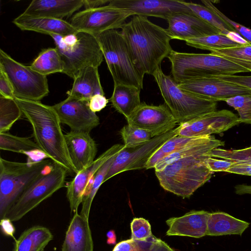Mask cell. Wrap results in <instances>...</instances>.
<instances>
[{
	"instance_id": "obj_1",
	"label": "cell",
	"mask_w": 251,
	"mask_h": 251,
	"mask_svg": "<svg viewBox=\"0 0 251 251\" xmlns=\"http://www.w3.org/2000/svg\"><path fill=\"white\" fill-rule=\"evenodd\" d=\"M132 60L143 76L153 75L161 63L173 50L166 29L147 17L134 15L121 28Z\"/></svg>"
},
{
	"instance_id": "obj_2",
	"label": "cell",
	"mask_w": 251,
	"mask_h": 251,
	"mask_svg": "<svg viewBox=\"0 0 251 251\" xmlns=\"http://www.w3.org/2000/svg\"><path fill=\"white\" fill-rule=\"evenodd\" d=\"M15 100L31 125L35 142L45 156L75 176L77 172L69 155L61 123L52 106L40 101Z\"/></svg>"
},
{
	"instance_id": "obj_3",
	"label": "cell",
	"mask_w": 251,
	"mask_h": 251,
	"mask_svg": "<svg viewBox=\"0 0 251 251\" xmlns=\"http://www.w3.org/2000/svg\"><path fill=\"white\" fill-rule=\"evenodd\" d=\"M167 58L171 64V76L178 84L195 78L250 72L240 65L210 53H186L173 50Z\"/></svg>"
},
{
	"instance_id": "obj_4",
	"label": "cell",
	"mask_w": 251,
	"mask_h": 251,
	"mask_svg": "<svg viewBox=\"0 0 251 251\" xmlns=\"http://www.w3.org/2000/svg\"><path fill=\"white\" fill-rule=\"evenodd\" d=\"M208 157L202 155L180 159L160 171H155L160 186L183 198L190 197L212 176L213 173L204 162Z\"/></svg>"
},
{
	"instance_id": "obj_5",
	"label": "cell",
	"mask_w": 251,
	"mask_h": 251,
	"mask_svg": "<svg viewBox=\"0 0 251 251\" xmlns=\"http://www.w3.org/2000/svg\"><path fill=\"white\" fill-rule=\"evenodd\" d=\"M47 157L27 162L0 157V217L5 216L23 192L51 164Z\"/></svg>"
},
{
	"instance_id": "obj_6",
	"label": "cell",
	"mask_w": 251,
	"mask_h": 251,
	"mask_svg": "<svg viewBox=\"0 0 251 251\" xmlns=\"http://www.w3.org/2000/svg\"><path fill=\"white\" fill-rule=\"evenodd\" d=\"M64 66L62 73L74 79L84 68L99 67L103 55L95 36L90 33L77 31L62 36L50 34Z\"/></svg>"
},
{
	"instance_id": "obj_7",
	"label": "cell",
	"mask_w": 251,
	"mask_h": 251,
	"mask_svg": "<svg viewBox=\"0 0 251 251\" xmlns=\"http://www.w3.org/2000/svg\"><path fill=\"white\" fill-rule=\"evenodd\" d=\"M165 104L179 125L217 110V101L199 97L180 89L171 75L159 67L153 75Z\"/></svg>"
},
{
	"instance_id": "obj_8",
	"label": "cell",
	"mask_w": 251,
	"mask_h": 251,
	"mask_svg": "<svg viewBox=\"0 0 251 251\" xmlns=\"http://www.w3.org/2000/svg\"><path fill=\"white\" fill-rule=\"evenodd\" d=\"M94 35L100 46L114 83L142 89L144 76L133 63L121 32L112 29Z\"/></svg>"
},
{
	"instance_id": "obj_9",
	"label": "cell",
	"mask_w": 251,
	"mask_h": 251,
	"mask_svg": "<svg viewBox=\"0 0 251 251\" xmlns=\"http://www.w3.org/2000/svg\"><path fill=\"white\" fill-rule=\"evenodd\" d=\"M67 174L64 168L52 162L19 196L7 212L4 218L12 222L21 219L42 201L63 187Z\"/></svg>"
},
{
	"instance_id": "obj_10",
	"label": "cell",
	"mask_w": 251,
	"mask_h": 251,
	"mask_svg": "<svg viewBox=\"0 0 251 251\" xmlns=\"http://www.w3.org/2000/svg\"><path fill=\"white\" fill-rule=\"evenodd\" d=\"M0 70L10 81L15 98L40 101L49 93L47 76L17 62L1 49Z\"/></svg>"
},
{
	"instance_id": "obj_11",
	"label": "cell",
	"mask_w": 251,
	"mask_h": 251,
	"mask_svg": "<svg viewBox=\"0 0 251 251\" xmlns=\"http://www.w3.org/2000/svg\"><path fill=\"white\" fill-rule=\"evenodd\" d=\"M130 16L132 15L128 12L108 4L77 12L72 17L70 23L76 31L95 35L121 28Z\"/></svg>"
},
{
	"instance_id": "obj_12",
	"label": "cell",
	"mask_w": 251,
	"mask_h": 251,
	"mask_svg": "<svg viewBox=\"0 0 251 251\" xmlns=\"http://www.w3.org/2000/svg\"><path fill=\"white\" fill-rule=\"evenodd\" d=\"M179 126L161 135L154 137L146 144L135 148L124 147L116 155L104 182L124 172L146 168L152 155L169 139L178 135Z\"/></svg>"
},
{
	"instance_id": "obj_13",
	"label": "cell",
	"mask_w": 251,
	"mask_h": 251,
	"mask_svg": "<svg viewBox=\"0 0 251 251\" xmlns=\"http://www.w3.org/2000/svg\"><path fill=\"white\" fill-rule=\"evenodd\" d=\"M241 123L232 112L223 109L208 113L179 125L178 135L201 137L221 133Z\"/></svg>"
},
{
	"instance_id": "obj_14",
	"label": "cell",
	"mask_w": 251,
	"mask_h": 251,
	"mask_svg": "<svg viewBox=\"0 0 251 251\" xmlns=\"http://www.w3.org/2000/svg\"><path fill=\"white\" fill-rule=\"evenodd\" d=\"M126 121L129 125L149 131L152 138L174 129L177 124L165 103L153 105L144 102L141 103Z\"/></svg>"
},
{
	"instance_id": "obj_15",
	"label": "cell",
	"mask_w": 251,
	"mask_h": 251,
	"mask_svg": "<svg viewBox=\"0 0 251 251\" xmlns=\"http://www.w3.org/2000/svg\"><path fill=\"white\" fill-rule=\"evenodd\" d=\"M60 122L71 131L90 133L100 124V119L89 106V102L68 96L52 106Z\"/></svg>"
},
{
	"instance_id": "obj_16",
	"label": "cell",
	"mask_w": 251,
	"mask_h": 251,
	"mask_svg": "<svg viewBox=\"0 0 251 251\" xmlns=\"http://www.w3.org/2000/svg\"><path fill=\"white\" fill-rule=\"evenodd\" d=\"M178 85L186 92L217 101L237 96L251 94V89L249 88L214 76L193 79Z\"/></svg>"
},
{
	"instance_id": "obj_17",
	"label": "cell",
	"mask_w": 251,
	"mask_h": 251,
	"mask_svg": "<svg viewBox=\"0 0 251 251\" xmlns=\"http://www.w3.org/2000/svg\"><path fill=\"white\" fill-rule=\"evenodd\" d=\"M108 4L126 11L132 16L155 17L166 20L175 13H193L183 0H111Z\"/></svg>"
},
{
	"instance_id": "obj_18",
	"label": "cell",
	"mask_w": 251,
	"mask_h": 251,
	"mask_svg": "<svg viewBox=\"0 0 251 251\" xmlns=\"http://www.w3.org/2000/svg\"><path fill=\"white\" fill-rule=\"evenodd\" d=\"M124 147V145L119 144L113 145L88 167L78 172L68 183L66 196L72 213L77 212L85 190L93 176L109 159L119 153Z\"/></svg>"
},
{
	"instance_id": "obj_19",
	"label": "cell",
	"mask_w": 251,
	"mask_h": 251,
	"mask_svg": "<svg viewBox=\"0 0 251 251\" xmlns=\"http://www.w3.org/2000/svg\"><path fill=\"white\" fill-rule=\"evenodd\" d=\"M167 21L169 25L166 29L172 39L185 41L191 38L221 33L219 30L193 13H175L169 17Z\"/></svg>"
},
{
	"instance_id": "obj_20",
	"label": "cell",
	"mask_w": 251,
	"mask_h": 251,
	"mask_svg": "<svg viewBox=\"0 0 251 251\" xmlns=\"http://www.w3.org/2000/svg\"><path fill=\"white\" fill-rule=\"evenodd\" d=\"M65 138L71 161L77 173L95 160L97 147L90 133L70 130L65 134Z\"/></svg>"
},
{
	"instance_id": "obj_21",
	"label": "cell",
	"mask_w": 251,
	"mask_h": 251,
	"mask_svg": "<svg viewBox=\"0 0 251 251\" xmlns=\"http://www.w3.org/2000/svg\"><path fill=\"white\" fill-rule=\"evenodd\" d=\"M210 213L204 210H192L182 216L169 218L166 221L169 226L166 235L196 238L205 236Z\"/></svg>"
},
{
	"instance_id": "obj_22",
	"label": "cell",
	"mask_w": 251,
	"mask_h": 251,
	"mask_svg": "<svg viewBox=\"0 0 251 251\" xmlns=\"http://www.w3.org/2000/svg\"><path fill=\"white\" fill-rule=\"evenodd\" d=\"M83 6V0H33L22 14L62 20Z\"/></svg>"
},
{
	"instance_id": "obj_23",
	"label": "cell",
	"mask_w": 251,
	"mask_h": 251,
	"mask_svg": "<svg viewBox=\"0 0 251 251\" xmlns=\"http://www.w3.org/2000/svg\"><path fill=\"white\" fill-rule=\"evenodd\" d=\"M88 220L78 212L74 214L66 232L61 251H93Z\"/></svg>"
},
{
	"instance_id": "obj_24",
	"label": "cell",
	"mask_w": 251,
	"mask_h": 251,
	"mask_svg": "<svg viewBox=\"0 0 251 251\" xmlns=\"http://www.w3.org/2000/svg\"><path fill=\"white\" fill-rule=\"evenodd\" d=\"M12 22L21 30L49 35L55 34L64 36L77 31L70 23L61 19L32 17L22 14Z\"/></svg>"
},
{
	"instance_id": "obj_25",
	"label": "cell",
	"mask_w": 251,
	"mask_h": 251,
	"mask_svg": "<svg viewBox=\"0 0 251 251\" xmlns=\"http://www.w3.org/2000/svg\"><path fill=\"white\" fill-rule=\"evenodd\" d=\"M74 80L72 89L67 92L69 97L89 102L96 95H104L98 67L89 66L84 68Z\"/></svg>"
},
{
	"instance_id": "obj_26",
	"label": "cell",
	"mask_w": 251,
	"mask_h": 251,
	"mask_svg": "<svg viewBox=\"0 0 251 251\" xmlns=\"http://www.w3.org/2000/svg\"><path fill=\"white\" fill-rule=\"evenodd\" d=\"M224 145V141L217 139L214 136L202 137L198 141L184 147L158 162L154 168L155 171H160L168 164L180 159L191 156H208V153L213 149Z\"/></svg>"
},
{
	"instance_id": "obj_27",
	"label": "cell",
	"mask_w": 251,
	"mask_h": 251,
	"mask_svg": "<svg viewBox=\"0 0 251 251\" xmlns=\"http://www.w3.org/2000/svg\"><path fill=\"white\" fill-rule=\"evenodd\" d=\"M250 223L237 219L221 211L210 213L207 221L206 235L222 236L236 234L242 235Z\"/></svg>"
},
{
	"instance_id": "obj_28",
	"label": "cell",
	"mask_w": 251,
	"mask_h": 251,
	"mask_svg": "<svg viewBox=\"0 0 251 251\" xmlns=\"http://www.w3.org/2000/svg\"><path fill=\"white\" fill-rule=\"evenodd\" d=\"M139 88L122 84H114L110 99L113 107L127 119L140 105Z\"/></svg>"
},
{
	"instance_id": "obj_29",
	"label": "cell",
	"mask_w": 251,
	"mask_h": 251,
	"mask_svg": "<svg viewBox=\"0 0 251 251\" xmlns=\"http://www.w3.org/2000/svg\"><path fill=\"white\" fill-rule=\"evenodd\" d=\"M53 237L48 228L34 226L25 230L15 240L13 251H44Z\"/></svg>"
},
{
	"instance_id": "obj_30",
	"label": "cell",
	"mask_w": 251,
	"mask_h": 251,
	"mask_svg": "<svg viewBox=\"0 0 251 251\" xmlns=\"http://www.w3.org/2000/svg\"><path fill=\"white\" fill-rule=\"evenodd\" d=\"M183 2L194 14L219 30L221 33L240 43L242 45L249 44L230 26L205 6L191 2L184 1Z\"/></svg>"
},
{
	"instance_id": "obj_31",
	"label": "cell",
	"mask_w": 251,
	"mask_h": 251,
	"mask_svg": "<svg viewBox=\"0 0 251 251\" xmlns=\"http://www.w3.org/2000/svg\"><path fill=\"white\" fill-rule=\"evenodd\" d=\"M0 149L26 155L35 154L45 156L37 143L30 138L19 137L8 132L0 133Z\"/></svg>"
},
{
	"instance_id": "obj_32",
	"label": "cell",
	"mask_w": 251,
	"mask_h": 251,
	"mask_svg": "<svg viewBox=\"0 0 251 251\" xmlns=\"http://www.w3.org/2000/svg\"><path fill=\"white\" fill-rule=\"evenodd\" d=\"M30 67L46 76L55 73H63L64 69L61 56L55 47L43 50Z\"/></svg>"
},
{
	"instance_id": "obj_33",
	"label": "cell",
	"mask_w": 251,
	"mask_h": 251,
	"mask_svg": "<svg viewBox=\"0 0 251 251\" xmlns=\"http://www.w3.org/2000/svg\"><path fill=\"white\" fill-rule=\"evenodd\" d=\"M117 154L109 159L98 170L91 179L85 190L81 203L82 207L80 214L87 219H89L93 201L100 186L104 182L105 177Z\"/></svg>"
},
{
	"instance_id": "obj_34",
	"label": "cell",
	"mask_w": 251,
	"mask_h": 251,
	"mask_svg": "<svg viewBox=\"0 0 251 251\" xmlns=\"http://www.w3.org/2000/svg\"><path fill=\"white\" fill-rule=\"evenodd\" d=\"M112 251H175L166 243L153 235L144 240L132 239L117 244Z\"/></svg>"
},
{
	"instance_id": "obj_35",
	"label": "cell",
	"mask_w": 251,
	"mask_h": 251,
	"mask_svg": "<svg viewBox=\"0 0 251 251\" xmlns=\"http://www.w3.org/2000/svg\"><path fill=\"white\" fill-rule=\"evenodd\" d=\"M201 137H187L177 135L167 141L151 157L146 169L154 168L158 162Z\"/></svg>"
},
{
	"instance_id": "obj_36",
	"label": "cell",
	"mask_w": 251,
	"mask_h": 251,
	"mask_svg": "<svg viewBox=\"0 0 251 251\" xmlns=\"http://www.w3.org/2000/svg\"><path fill=\"white\" fill-rule=\"evenodd\" d=\"M185 43L189 46L209 51L211 49H226L242 45L222 33L189 39Z\"/></svg>"
},
{
	"instance_id": "obj_37",
	"label": "cell",
	"mask_w": 251,
	"mask_h": 251,
	"mask_svg": "<svg viewBox=\"0 0 251 251\" xmlns=\"http://www.w3.org/2000/svg\"><path fill=\"white\" fill-rule=\"evenodd\" d=\"M210 53L224 58L251 72V45H240L226 48L214 49L209 50Z\"/></svg>"
},
{
	"instance_id": "obj_38",
	"label": "cell",
	"mask_w": 251,
	"mask_h": 251,
	"mask_svg": "<svg viewBox=\"0 0 251 251\" xmlns=\"http://www.w3.org/2000/svg\"><path fill=\"white\" fill-rule=\"evenodd\" d=\"M22 114L15 99L0 96V133L7 132Z\"/></svg>"
},
{
	"instance_id": "obj_39",
	"label": "cell",
	"mask_w": 251,
	"mask_h": 251,
	"mask_svg": "<svg viewBox=\"0 0 251 251\" xmlns=\"http://www.w3.org/2000/svg\"><path fill=\"white\" fill-rule=\"evenodd\" d=\"M126 148H135L148 142L152 138L149 131L127 124L120 131Z\"/></svg>"
},
{
	"instance_id": "obj_40",
	"label": "cell",
	"mask_w": 251,
	"mask_h": 251,
	"mask_svg": "<svg viewBox=\"0 0 251 251\" xmlns=\"http://www.w3.org/2000/svg\"><path fill=\"white\" fill-rule=\"evenodd\" d=\"M208 156L236 163L251 165V147L236 150H227L217 148L211 151Z\"/></svg>"
},
{
	"instance_id": "obj_41",
	"label": "cell",
	"mask_w": 251,
	"mask_h": 251,
	"mask_svg": "<svg viewBox=\"0 0 251 251\" xmlns=\"http://www.w3.org/2000/svg\"><path fill=\"white\" fill-rule=\"evenodd\" d=\"M224 101L238 112L241 123L251 124V94L237 96Z\"/></svg>"
},
{
	"instance_id": "obj_42",
	"label": "cell",
	"mask_w": 251,
	"mask_h": 251,
	"mask_svg": "<svg viewBox=\"0 0 251 251\" xmlns=\"http://www.w3.org/2000/svg\"><path fill=\"white\" fill-rule=\"evenodd\" d=\"M202 3L222 20L226 23L234 31L251 45V29L231 20L220 11L212 1L202 0Z\"/></svg>"
},
{
	"instance_id": "obj_43",
	"label": "cell",
	"mask_w": 251,
	"mask_h": 251,
	"mask_svg": "<svg viewBox=\"0 0 251 251\" xmlns=\"http://www.w3.org/2000/svg\"><path fill=\"white\" fill-rule=\"evenodd\" d=\"M131 239L144 240L151 236V226L149 221L143 218H134L130 223Z\"/></svg>"
},
{
	"instance_id": "obj_44",
	"label": "cell",
	"mask_w": 251,
	"mask_h": 251,
	"mask_svg": "<svg viewBox=\"0 0 251 251\" xmlns=\"http://www.w3.org/2000/svg\"><path fill=\"white\" fill-rule=\"evenodd\" d=\"M207 168L212 172H226L232 167L235 162L228 160L208 157L204 160Z\"/></svg>"
},
{
	"instance_id": "obj_45",
	"label": "cell",
	"mask_w": 251,
	"mask_h": 251,
	"mask_svg": "<svg viewBox=\"0 0 251 251\" xmlns=\"http://www.w3.org/2000/svg\"><path fill=\"white\" fill-rule=\"evenodd\" d=\"M213 77V76H212ZM251 89V75H219L214 76Z\"/></svg>"
},
{
	"instance_id": "obj_46",
	"label": "cell",
	"mask_w": 251,
	"mask_h": 251,
	"mask_svg": "<svg viewBox=\"0 0 251 251\" xmlns=\"http://www.w3.org/2000/svg\"><path fill=\"white\" fill-rule=\"evenodd\" d=\"M0 96L15 99L12 85L5 74L0 70Z\"/></svg>"
},
{
	"instance_id": "obj_47",
	"label": "cell",
	"mask_w": 251,
	"mask_h": 251,
	"mask_svg": "<svg viewBox=\"0 0 251 251\" xmlns=\"http://www.w3.org/2000/svg\"><path fill=\"white\" fill-rule=\"evenodd\" d=\"M108 100L103 95L94 96L89 101L90 109L94 112H99L105 108L108 103Z\"/></svg>"
},
{
	"instance_id": "obj_48",
	"label": "cell",
	"mask_w": 251,
	"mask_h": 251,
	"mask_svg": "<svg viewBox=\"0 0 251 251\" xmlns=\"http://www.w3.org/2000/svg\"><path fill=\"white\" fill-rule=\"evenodd\" d=\"M228 173L251 176V165L235 163V164L227 171Z\"/></svg>"
},
{
	"instance_id": "obj_49",
	"label": "cell",
	"mask_w": 251,
	"mask_h": 251,
	"mask_svg": "<svg viewBox=\"0 0 251 251\" xmlns=\"http://www.w3.org/2000/svg\"><path fill=\"white\" fill-rule=\"evenodd\" d=\"M0 224L3 234L14 238L15 228L12 224V222L7 218H3L1 219Z\"/></svg>"
},
{
	"instance_id": "obj_50",
	"label": "cell",
	"mask_w": 251,
	"mask_h": 251,
	"mask_svg": "<svg viewBox=\"0 0 251 251\" xmlns=\"http://www.w3.org/2000/svg\"><path fill=\"white\" fill-rule=\"evenodd\" d=\"M110 1L108 0H83V6L85 9L95 8L103 6L104 4L109 3Z\"/></svg>"
},
{
	"instance_id": "obj_51",
	"label": "cell",
	"mask_w": 251,
	"mask_h": 251,
	"mask_svg": "<svg viewBox=\"0 0 251 251\" xmlns=\"http://www.w3.org/2000/svg\"><path fill=\"white\" fill-rule=\"evenodd\" d=\"M235 192L238 195L251 194V185H237L235 186Z\"/></svg>"
},
{
	"instance_id": "obj_52",
	"label": "cell",
	"mask_w": 251,
	"mask_h": 251,
	"mask_svg": "<svg viewBox=\"0 0 251 251\" xmlns=\"http://www.w3.org/2000/svg\"><path fill=\"white\" fill-rule=\"evenodd\" d=\"M106 242L109 245H114L116 243V235L114 230H110L106 233Z\"/></svg>"
}]
</instances>
